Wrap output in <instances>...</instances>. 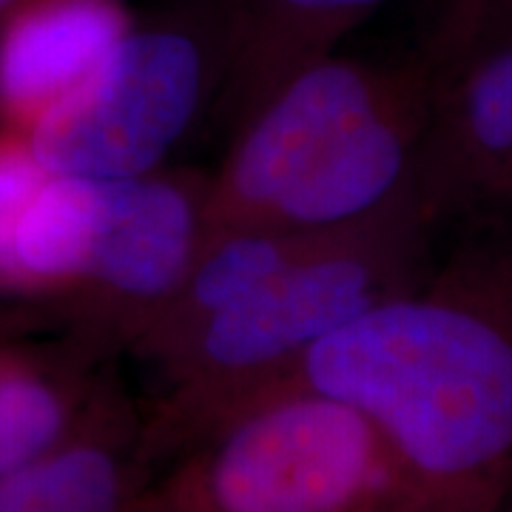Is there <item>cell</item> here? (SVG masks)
Wrapping results in <instances>:
<instances>
[{"instance_id": "cell-1", "label": "cell", "mask_w": 512, "mask_h": 512, "mask_svg": "<svg viewBox=\"0 0 512 512\" xmlns=\"http://www.w3.org/2000/svg\"><path fill=\"white\" fill-rule=\"evenodd\" d=\"M279 387L359 410L424 512H498L512 493V231L470 228L444 265L333 330L262 393Z\"/></svg>"}, {"instance_id": "cell-4", "label": "cell", "mask_w": 512, "mask_h": 512, "mask_svg": "<svg viewBox=\"0 0 512 512\" xmlns=\"http://www.w3.org/2000/svg\"><path fill=\"white\" fill-rule=\"evenodd\" d=\"M134 512H424L379 430L305 387L231 410Z\"/></svg>"}, {"instance_id": "cell-10", "label": "cell", "mask_w": 512, "mask_h": 512, "mask_svg": "<svg viewBox=\"0 0 512 512\" xmlns=\"http://www.w3.org/2000/svg\"><path fill=\"white\" fill-rule=\"evenodd\" d=\"M140 456L126 416L92 407L63 444L0 476V512H134Z\"/></svg>"}, {"instance_id": "cell-5", "label": "cell", "mask_w": 512, "mask_h": 512, "mask_svg": "<svg viewBox=\"0 0 512 512\" xmlns=\"http://www.w3.org/2000/svg\"><path fill=\"white\" fill-rule=\"evenodd\" d=\"M222 26V0L134 23L92 80L26 134L37 157L49 171L83 180L160 171L217 94Z\"/></svg>"}, {"instance_id": "cell-13", "label": "cell", "mask_w": 512, "mask_h": 512, "mask_svg": "<svg viewBox=\"0 0 512 512\" xmlns=\"http://www.w3.org/2000/svg\"><path fill=\"white\" fill-rule=\"evenodd\" d=\"M507 37H512V0H439L421 60L441 80Z\"/></svg>"}, {"instance_id": "cell-8", "label": "cell", "mask_w": 512, "mask_h": 512, "mask_svg": "<svg viewBox=\"0 0 512 512\" xmlns=\"http://www.w3.org/2000/svg\"><path fill=\"white\" fill-rule=\"evenodd\" d=\"M131 29L123 0H12L0 12V126L29 134Z\"/></svg>"}, {"instance_id": "cell-12", "label": "cell", "mask_w": 512, "mask_h": 512, "mask_svg": "<svg viewBox=\"0 0 512 512\" xmlns=\"http://www.w3.org/2000/svg\"><path fill=\"white\" fill-rule=\"evenodd\" d=\"M86 416L80 393L60 370L0 350V476L55 450Z\"/></svg>"}, {"instance_id": "cell-14", "label": "cell", "mask_w": 512, "mask_h": 512, "mask_svg": "<svg viewBox=\"0 0 512 512\" xmlns=\"http://www.w3.org/2000/svg\"><path fill=\"white\" fill-rule=\"evenodd\" d=\"M49 174L23 131L0 126V288L6 291H12V254L20 225Z\"/></svg>"}, {"instance_id": "cell-11", "label": "cell", "mask_w": 512, "mask_h": 512, "mask_svg": "<svg viewBox=\"0 0 512 512\" xmlns=\"http://www.w3.org/2000/svg\"><path fill=\"white\" fill-rule=\"evenodd\" d=\"M100 208V180L52 171L15 239L12 291L69 296L89 265Z\"/></svg>"}, {"instance_id": "cell-3", "label": "cell", "mask_w": 512, "mask_h": 512, "mask_svg": "<svg viewBox=\"0 0 512 512\" xmlns=\"http://www.w3.org/2000/svg\"><path fill=\"white\" fill-rule=\"evenodd\" d=\"M430 237L416 200L328 231L231 308L148 359L160 399L140 433L143 456L188 447L279 382L333 330L416 285L433 268Z\"/></svg>"}, {"instance_id": "cell-16", "label": "cell", "mask_w": 512, "mask_h": 512, "mask_svg": "<svg viewBox=\"0 0 512 512\" xmlns=\"http://www.w3.org/2000/svg\"><path fill=\"white\" fill-rule=\"evenodd\" d=\"M9 3H12V0H0V12H3V9H6Z\"/></svg>"}, {"instance_id": "cell-7", "label": "cell", "mask_w": 512, "mask_h": 512, "mask_svg": "<svg viewBox=\"0 0 512 512\" xmlns=\"http://www.w3.org/2000/svg\"><path fill=\"white\" fill-rule=\"evenodd\" d=\"M413 200L433 231L493 228L512 200V37L436 80Z\"/></svg>"}, {"instance_id": "cell-15", "label": "cell", "mask_w": 512, "mask_h": 512, "mask_svg": "<svg viewBox=\"0 0 512 512\" xmlns=\"http://www.w3.org/2000/svg\"><path fill=\"white\" fill-rule=\"evenodd\" d=\"M498 512H512V493H510V498H507V501H504V504L498 507Z\"/></svg>"}, {"instance_id": "cell-2", "label": "cell", "mask_w": 512, "mask_h": 512, "mask_svg": "<svg viewBox=\"0 0 512 512\" xmlns=\"http://www.w3.org/2000/svg\"><path fill=\"white\" fill-rule=\"evenodd\" d=\"M433 92L421 60L305 66L234 131L208 180L205 231H336L413 200Z\"/></svg>"}, {"instance_id": "cell-6", "label": "cell", "mask_w": 512, "mask_h": 512, "mask_svg": "<svg viewBox=\"0 0 512 512\" xmlns=\"http://www.w3.org/2000/svg\"><path fill=\"white\" fill-rule=\"evenodd\" d=\"M100 191L89 265L63 299L89 348H131L191 271L205 239L208 177L151 171L100 180Z\"/></svg>"}, {"instance_id": "cell-9", "label": "cell", "mask_w": 512, "mask_h": 512, "mask_svg": "<svg viewBox=\"0 0 512 512\" xmlns=\"http://www.w3.org/2000/svg\"><path fill=\"white\" fill-rule=\"evenodd\" d=\"M387 0H222L220 117L237 131L271 94L365 23Z\"/></svg>"}]
</instances>
